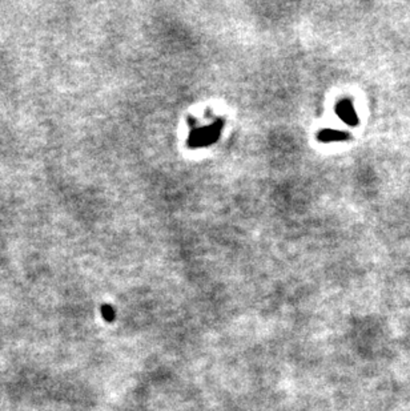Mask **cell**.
Returning <instances> with one entry per match:
<instances>
[{
	"mask_svg": "<svg viewBox=\"0 0 410 411\" xmlns=\"http://www.w3.org/2000/svg\"><path fill=\"white\" fill-rule=\"evenodd\" d=\"M337 114L340 116V118H341L342 121H345L346 124H349V125H356L358 122L356 110H354L352 103L348 102V100L338 103Z\"/></svg>",
	"mask_w": 410,
	"mask_h": 411,
	"instance_id": "1",
	"label": "cell"
},
{
	"mask_svg": "<svg viewBox=\"0 0 410 411\" xmlns=\"http://www.w3.org/2000/svg\"><path fill=\"white\" fill-rule=\"evenodd\" d=\"M318 137H320V140L322 143H334V141H344V140H348L349 134L346 133V132H342V130L325 129L321 132Z\"/></svg>",
	"mask_w": 410,
	"mask_h": 411,
	"instance_id": "2",
	"label": "cell"
}]
</instances>
